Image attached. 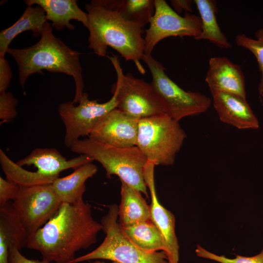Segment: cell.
<instances>
[{"instance_id":"cell-23","label":"cell","mask_w":263,"mask_h":263,"mask_svg":"<svg viewBox=\"0 0 263 263\" xmlns=\"http://www.w3.org/2000/svg\"><path fill=\"white\" fill-rule=\"evenodd\" d=\"M201 20V33L195 39H207L223 49L232 47L221 31L216 20V1L212 0H195Z\"/></svg>"},{"instance_id":"cell-19","label":"cell","mask_w":263,"mask_h":263,"mask_svg":"<svg viewBox=\"0 0 263 263\" xmlns=\"http://www.w3.org/2000/svg\"><path fill=\"white\" fill-rule=\"evenodd\" d=\"M97 171L96 166L92 163L85 164L70 174L56 179L52 184L53 189L62 203L75 204L82 201L85 182Z\"/></svg>"},{"instance_id":"cell-30","label":"cell","mask_w":263,"mask_h":263,"mask_svg":"<svg viewBox=\"0 0 263 263\" xmlns=\"http://www.w3.org/2000/svg\"><path fill=\"white\" fill-rule=\"evenodd\" d=\"M12 78L10 66L4 57H0V93L5 92Z\"/></svg>"},{"instance_id":"cell-29","label":"cell","mask_w":263,"mask_h":263,"mask_svg":"<svg viewBox=\"0 0 263 263\" xmlns=\"http://www.w3.org/2000/svg\"><path fill=\"white\" fill-rule=\"evenodd\" d=\"M20 186L0 177V206L13 201L16 197Z\"/></svg>"},{"instance_id":"cell-20","label":"cell","mask_w":263,"mask_h":263,"mask_svg":"<svg viewBox=\"0 0 263 263\" xmlns=\"http://www.w3.org/2000/svg\"><path fill=\"white\" fill-rule=\"evenodd\" d=\"M121 202L118 222L122 227L150 220V208L142 193L120 181Z\"/></svg>"},{"instance_id":"cell-17","label":"cell","mask_w":263,"mask_h":263,"mask_svg":"<svg viewBox=\"0 0 263 263\" xmlns=\"http://www.w3.org/2000/svg\"><path fill=\"white\" fill-rule=\"evenodd\" d=\"M24 2L27 6H41L45 12L47 21H51L52 27L58 30L65 27L74 30L75 26L70 23L71 19L81 22L88 28V14L79 8L75 0H26Z\"/></svg>"},{"instance_id":"cell-18","label":"cell","mask_w":263,"mask_h":263,"mask_svg":"<svg viewBox=\"0 0 263 263\" xmlns=\"http://www.w3.org/2000/svg\"><path fill=\"white\" fill-rule=\"evenodd\" d=\"M27 234L12 202L0 206V263H9V248L26 246Z\"/></svg>"},{"instance_id":"cell-16","label":"cell","mask_w":263,"mask_h":263,"mask_svg":"<svg viewBox=\"0 0 263 263\" xmlns=\"http://www.w3.org/2000/svg\"><path fill=\"white\" fill-rule=\"evenodd\" d=\"M212 95L213 105L221 121L239 129L259 128V121L246 99L224 92Z\"/></svg>"},{"instance_id":"cell-5","label":"cell","mask_w":263,"mask_h":263,"mask_svg":"<svg viewBox=\"0 0 263 263\" xmlns=\"http://www.w3.org/2000/svg\"><path fill=\"white\" fill-rule=\"evenodd\" d=\"M118 218V207L115 204L110 206L100 223L106 235L103 242L94 250L75 258L71 263L98 259L118 263H169L164 251H147L133 243L124 234Z\"/></svg>"},{"instance_id":"cell-25","label":"cell","mask_w":263,"mask_h":263,"mask_svg":"<svg viewBox=\"0 0 263 263\" xmlns=\"http://www.w3.org/2000/svg\"><path fill=\"white\" fill-rule=\"evenodd\" d=\"M0 163L6 179L20 187L52 184L57 178L42 175L36 171L25 170L13 162L0 150Z\"/></svg>"},{"instance_id":"cell-8","label":"cell","mask_w":263,"mask_h":263,"mask_svg":"<svg viewBox=\"0 0 263 263\" xmlns=\"http://www.w3.org/2000/svg\"><path fill=\"white\" fill-rule=\"evenodd\" d=\"M117 75L114 89L116 94L117 108L139 119L164 114L163 108L150 83L124 75L117 56H108Z\"/></svg>"},{"instance_id":"cell-27","label":"cell","mask_w":263,"mask_h":263,"mask_svg":"<svg viewBox=\"0 0 263 263\" xmlns=\"http://www.w3.org/2000/svg\"><path fill=\"white\" fill-rule=\"evenodd\" d=\"M195 253L199 257L211 260L219 263H263V248L260 253L255 256L244 257L236 255L233 259L214 254L200 245H197Z\"/></svg>"},{"instance_id":"cell-14","label":"cell","mask_w":263,"mask_h":263,"mask_svg":"<svg viewBox=\"0 0 263 263\" xmlns=\"http://www.w3.org/2000/svg\"><path fill=\"white\" fill-rule=\"evenodd\" d=\"M206 81L211 94L224 92L246 99L245 78L240 66L225 57L209 60Z\"/></svg>"},{"instance_id":"cell-22","label":"cell","mask_w":263,"mask_h":263,"mask_svg":"<svg viewBox=\"0 0 263 263\" xmlns=\"http://www.w3.org/2000/svg\"><path fill=\"white\" fill-rule=\"evenodd\" d=\"M101 1L125 20L143 29L149 23L155 11L154 0H101Z\"/></svg>"},{"instance_id":"cell-2","label":"cell","mask_w":263,"mask_h":263,"mask_svg":"<svg viewBox=\"0 0 263 263\" xmlns=\"http://www.w3.org/2000/svg\"><path fill=\"white\" fill-rule=\"evenodd\" d=\"M88 16L89 48L98 56H105L108 46L132 61L139 72L145 70L140 60L145 51V30L129 22L106 6L101 0H92L85 5Z\"/></svg>"},{"instance_id":"cell-6","label":"cell","mask_w":263,"mask_h":263,"mask_svg":"<svg viewBox=\"0 0 263 263\" xmlns=\"http://www.w3.org/2000/svg\"><path fill=\"white\" fill-rule=\"evenodd\" d=\"M186 137L179 122L164 113L139 120L136 146L155 165L170 166Z\"/></svg>"},{"instance_id":"cell-7","label":"cell","mask_w":263,"mask_h":263,"mask_svg":"<svg viewBox=\"0 0 263 263\" xmlns=\"http://www.w3.org/2000/svg\"><path fill=\"white\" fill-rule=\"evenodd\" d=\"M142 60L151 76V84L165 114L179 121L181 119L207 111L211 100L199 92L186 91L173 81L165 73V68L151 54H144Z\"/></svg>"},{"instance_id":"cell-10","label":"cell","mask_w":263,"mask_h":263,"mask_svg":"<svg viewBox=\"0 0 263 263\" xmlns=\"http://www.w3.org/2000/svg\"><path fill=\"white\" fill-rule=\"evenodd\" d=\"M75 106L72 101L61 103L58 112L65 127L64 143L71 147L80 137L89 136L96 125L110 112L117 108L116 94L105 103H98L97 99L90 100L87 93L83 92L82 97Z\"/></svg>"},{"instance_id":"cell-15","label":"cell","mask_w":263,"mask_h":263,"mask_svg":"<svg viewBox=\"0 0 263 263\" xmlns=\"http://www.w3.org/2000/svg\"><path fill=\"white\" fill-rule=\"evenodd\" d=\"M93 161L91 157L85 154H80L67 160L55 148H36L16 163L21 167L32 165L37 168L36 172L42 175L58 178L59 173L64 170H75Z\"/></svg>"},{"instance_id":"cell-1","label":"cell","mask_w":263,"mask_h":263,"mask_svg":"<svg viewBox=\"0 0 263 263\" xmlns=\"http://www.w3.org/2000/svg\"><path fill=\"white\" fill-rule=\"evenodd\" d=\"M101 223L95 221L91 206L84 200L63 203L56 214L28 238L26 246L40 252L42 260L71 263L77 251L95 244Z\"/></svg>"},{"instance_id":"cell-32","label":"cell","mask_w":263,"mask_h":263,"mask_svg":"<svg viewBox=\"0 0 263 263\" xmlns=\"http://www.w3.org/2000/svg\"><path fill=\"white\" fill-rule=\"evenodd\" d=\"M174 10L178 14L185 10L186 13L192 12L191 4L192 1L189 0H170Z\"/></svg>"},{"instance_id":"cell-4","label":"cell","mask_w":263,"mask_h":263,"mask_svg":"<svg viewBox=\"0 0 263 263\" xmlns=\"http://www.w3.org/2000/svg\"><path fill=\"white\" fill-rule=\"evenodd\" d=\"M70 149L74 152L88 155L100 163L108 178L117 175L120 181L148 197L143 175L147 159L137 146L118 148L88 138L79 139Z\"/></svg>"},{"instance_id":"cell-24","label":"cell","mask_w":263,"mask_h":263,"mask_svg":"<svg viewBox=\"0 0 263 263\" xmlns=\"http://www.w3.org/2000/svg\"><path fill=\"white\" fill-rule=\"evenodd\" d=\"M122 228L127 237L140 248L149 252L165 251L163 238L151 220Z\"/></svg>"},{"instance_id":"cell-3","label":"cell","mask_w":263,"mask_h":263,"mask_svg":"<svg viewBox=\"0 0 263 263\" xmlns=\"http://www.w3.org/2000/svg\"><path fill=\"white\" fill-rule=\"evenodd\" d=\"M36 44L23 49L9 48L6 53L11 55L17 62L19 81L22 88L27 78L32 74H43L42 70L51 73H63L73 77L75 94L73 101L78 103L84 88L82 69L79 53L66 45L56 37L52 26L47 21Z\"/></svg>"},{"instance_id":"cell-33","label":"cell","mask_w":263,"mask_h":263,"mask_svg":"<svg viewBox=\"0 0 263 263\" xmlns=\"http://www.w3.org/2000/svg\"><path fill=\"white\" fill-rule=\"evenodd\" d=\"M105 263L102 262H100V261H98V260H96L95 261L93 262H92V263ZM112 263H116V262H113Z\"/></svg>"},{"instance_id":"cell-9","label":"cell","mask_w":263,"mask_h":263,"mask_svg":"<svg viewBox=\"0 0 263 263\" xmlns=\"http://www.w3.org/2000/svg\"><path fill=\"white\" fill-rule=\"evenodd\" d=\"M12 204L28 238L47 223L63 203L52 184H46L20 187Z\"/></svg>"},{"instance_id":"cell-26","label":"cell","mask_w":263,"mask_h":263,"mask_svg":"<svg viewBox=\"0 0 263 263\" xmlns=\"http://www.w3.org/2000/svg\"><path fill=\"white\" fill-rule=\"evenodd\" d=\"M256 39L251 38L245 34H239L235 38L236 44L249 50L255 56L261 74L258 90L261 95L263 93V28L259 29L255 34Z\"/></svg>"},{"instance_id":"cell-11","label":"cell","mask_w":263,"mask_h":263,"mask_svg":"<svg viewBox=\"0 0 263 263\" xmlns=\"http://www.w3.org/2000/svg\"><path fill=\"white\" fill-rule=\"evenodd\" d=\"M155 11L145 31L144 54H151L156 45L170 37H198L201 33L200 17L186 13L182 17L164 0H154Z\"/></svg>"},{"instance_id":"cell-13","label":"cell","mask_w":263,"mask_h":263,"mask_svg":"<svg viewBox=\"0 0 263 263\" xmlns=\"http://www.w3.org/2000/svg\"><path fill=\"white\" fill-rule=\"evenodd\" d=\"M155 164L147 161L144 168V178L151 196L150 205V220L160 232L165 245L164 252L169 263H178L179 246L175 233V220L171 211L159 202L156 192L154 169Z\"/></svg>"},{"instance_id":"cell-28","label":"cell","mask_w":263,"mask_h":263,"mask_svg":"<svg viewBox=\"0 0 263 263\" xmlns=\"http://www.w3.org/2000/svg\"><path fill=\"white\" fill-rule=\"evenodd\" d=\"M18 100L11 92L0 93V124L13 120L18 115L16 106Z\"/></svg>"},{"instance_id":"cell-21","label":"cell","mask_w":263,"mask_h":263,"mask_svg":"<svg viewBox=\"0 0 263 263\" xmlns=\"http://www.w3.org/2000/svg\"><path fill=\"white\" fill-rule=\"evenodd\" d=\"M47 22L46 14L40 6H27L20 18L10 27L0 33V57H4L9 45L19 34L31 30L35 37L41 35Z\"/></svg>"},{"instance_id":"cell-31","label":"cell","mask_w":263,"mask_h":263,"mask_svg":"<svg viewBox=\"0 0 263 263\" xmlns=\"http://www.w3.org/2000/svg\"><path fill=\"white\" fill-rule=\"evenodd\" d=\"M9 263H50V262L44 260L39 261L28 259L20 253L17 247L11 244L9 248Z\"/></svg>"},{"instance_id":"cell-12","label":"cell","mask_w":263,"mask_h":263,"mask_svg":"<svg viewBox=\"0 0 263 263\" xmlns=\"http://www.w3.org/2000/svg\"><path fill=\"white\" fill-rule=\"evenodd\" d=\"M139 120L115 108L96 125L89 138L118 148L136 146Z\"/></svg>"}]
</instances>
